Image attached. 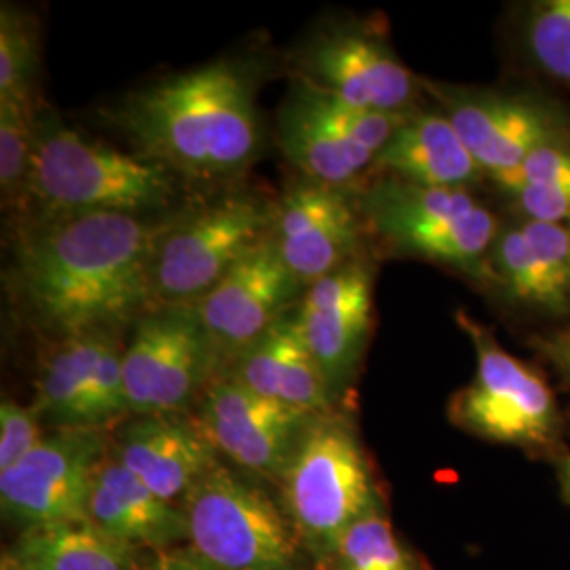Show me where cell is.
I'll return each mask as SVG.
<instances>
[{
  "instance_id": "obj_26",
  "label": "cell",
  "mask_w": 570,
  "mask_h": 570,
  "mask_svg": "<svg viewBox=\"0 0 570 570\" xmlns=\"http://www.w3.org/2000/svg\"><path fill=\"white\" fill-rule=\"evenodd\" d=\"M41 63L39 21L11 2L0 7V100L32 102Z\"/></svg>"
},
{
  "instance_id": "obj_10",
  "label": "cell",
  "mask_w": 570,
  "mask_h": 570,
  "mask_svg": "<svg viewBox=\"0 0 570 570\" xmlns=\"http://www.w3.org/2000/svg\"><path fill=\"white\" fill-rule=\"evenodd\" d=\"M406 117L407 112L348 106L294 77L277 117L279 146L306 180L353 188L362 176L372 174L376 157Z\"/></svg>"
},
{
  "instance_id": "obj_24",
  "label": "cell",
  "mask_w": 570,
  "mask_h": 570,
  "mask_svg": "<svg viewBox=\"0 0 570 570\" xmlns=\"http://www.w3.org/2000/svg\"><path fill=\"white\" fill-rule=\"evenodd\" d=\"M136 551L85 518L23 530L2 570H138Z\"/></svg>"
},
{
  "instance_id": "obj_33",
  "label": "cell",
  "mask_w": 570,
  "mask_h": 570,
  "mask_svg": "<svg viewBox=\"0 0 570 570\" xmlns=\"http://www.w3.org/2000/svg\"><path fill=\"white\" fill-rule=\"evenodd\" d=\"M560 484H562V494H564L567 503H570V454L562 461V468H560Z\"/></svg>"
},
{
  "instance_id": "obj_32",
  "label": "cell",
  "mask_w": 570,
  "mask_h": 570,
  "mask_svg": "<svg viewBox=\"0 0 570 570\" xmlns=\"http://www.w3.org/2000/svg\"><path fill=\"white\" fill-rule=\"evenodd\" d=\"M148 570H214L190 550L165 551Z\"/></svg>"
},
{
  "instance_id": "obj_9",
  "label": "cell",
  "mask_w": 570,
  "mask_h": 570,
  "mask_svg": "<svg viewBox=\"0 0 570 570\" xmlns=\"http://www.w3.org/2000/svg\"><path fill=\"white\" fill-rule=\"evenodd\" d=\"M190 551L214 570H294L298 537L271 497L223 463L183 501Z\"/></svg>"
},
{
  "instance_id": "obj_11",
  "label": "cell",
  "mask_w": 570,
  "mask_h": 570,
  "mask_svg": "<svg viewBox=\"0 0 570 570\" xmlns=\"http://www.w3.org/2000/svg\"><path fill=\"white\" fill-rule=\"evenodd\" d=\"M223 357L195 305L153 306L134 324L122 355L131 416L184 414L218 376Z\"/></svg>"
},
{
  "instance_id": "obj_21",
  "label": "cell",
  "mask_w": 570,
  "mask_h": 570,
  "mask_svg": "<svg viewBox=\"0 0 570 570\" xmlns=\"http://www.w3.org/2000/svg\"><path fill=\"white\" fill-rule=\"evenodd\" d=\"M372 174L425 188L473 190L487 180L449 117L414 108L376 157Z\"/></svg>"
},
{
  "instance_id": "obj_17",
  "label": "cell",
  "mask_w": 570,
  "mask_h": 570,
  "mask_svg": "<svg viewBox=\"0 0 570 570\" xmlns=\"http://www.w3.org/2000/svg\"><path fill=\"white\" fill-rule=\"evenodd\" d=\"M296 322L330 397H338L366 353L374 324V266L362 256L306 287Z\"/></svg>"
},
{
  "instance_id": "obj_22",
  "label": "cell",
  "mask_w": 570,
  "mask_h": 570,
  "mask_svg": "<svg viewBox=\"0 0 570 570\" xmlns=\"http://www.w3.org/2000/svg\"><path fill=\"white\" fill-rule=\"evenodd\" d=\"M225 372L249 391L306 414H322L332 404L326 381L298 330L296 306L242 351Z\"/></svg>"
},
{
  "instance_id": "obj_6",
  "label": "cell",
  "mask_w": 570,
  "mask_h": 570,
  "mask_svg": "<svg viewBox=\"0 0 570 570\" xmlns=\"http://www.w3.org/2000/svg\"><path fill=\"white\" fill-rule=\"evenodd\" d=\"M456 324L475 351L471 383L452 395L450 421L482 440L530 452H550L560 440V407L546 379L497 343L468 311Z\"/></svg>"
},
{
  "instance_id": "obj_16",
  "label": "cell",
  "mask_w": 570,
  "mask_h": 570,
  "mask_svg": "<svg viewBox=\"0 0 570 570\" xmlns=\"http://www.w3.org/2000/svg\"><path fill=\"white\" fill-rule=\"evenodd\" d=\"M315 414L273 402L218 374L199 400L197 425L218 454L263 478H284Z\"/></svg>"
},
{
  "instance_id": "obj_15",
  "label": "cell",
  "mask_w": 570,
  "mask_h": 570,
  "mask_svg": "<svg viewBox=\"0 0 570 570\" xmlns=\"http://www.w3.org/2000/svg\"><path fill=\"white\" fill-rule=\"evenodd\" d=\"M364 216L355 188L301 180L275 205L273 239L298 285L306 289L362 258Z\"/></svg>"
},
{
  "instance_id": "obj_19",
  "label": "cell",
  "mask_w": 570,
  "mask_h": 570,
  "mask_svg": "<svg viewBox=\"0 0 570 570\" xmlns=\"http://www.w3.org/2000/svg\"><path fill=\"white\" fill-rule=\"evenodd\" d=\"M305 289L284 265L273 233L195 303L209 338L228 366L268 327L298 305Z\"/></svg>"
},
{
  "instance_id": "obj_25",
  "label": "cell",
  "mask_w": 570,
  "mask_h": 570,
  "mask_svg": "<svg viewBox=\"0 0 570 570\" xmlns=\"http://www.w3.org/2000/svg\"><path fill=\"white\" fill-rule=\"evenodd\" d=\"M501 197L515 220L570 225V142L532 153Z\"/></svg>"
},
{
  "instance_id": "obj_4",
  "label": "cell",
  "mask_w": 570,
  "mask_h": 570,
  "mask_svg": "<svg viewBox=\"0 0 570 570\" xmlns=\"http://www.w3.org/2000/svg\"><path fill=\"white\" fill-rule=\"evenodd\" d=\"M282 482L298 541L322 558L336 556L346 530L381 508L366 450L345 416L330 410L308 421Z\"/></svg>"
},
{
  "instance_id": "obj_30",
  "label": "cell",
  "mask_w": 570,
  "mask_h": 570,
  "mask_svg": "<svg viewBox=\"0 0 570 570\" xmlns=\"http://www.w3.org/2000/svg\"><path fill=\"white\" fill-rule=\"evenodd\" d=\"M45 440L41 416L11 397L0 402V473L16 468Z\"/></svg>"
},
{
  "instance_id": "obj_7",
  "label": "cell",
  "mask_w": 570,
  "mask_h": 570,
  "mask_svg": "<svg viewBox=\"0 0 570 570\" xmlns=\"http://www.w3.org/2000/svg\"><path fill=\"white\" fill-rule=\"evenodd\" d=\"M423 89L449 117L499 195L532 153L570 142V112L529 89H494L428 81Z\"/></svg>"
},
{
  "instance_id": "obj_28",
  "label": "cell",
  "mask_w": 570,
  "mask_h": 570,
  "mask_svg": "<svg viewBox=\"0 0 570 570\" xmlns=\"http://www.w3.org/2000/svg\"><path fill=\"white\" fill-rule=\"evenodd\" d=\"M37 119L35 104L0 100V188L4 202L26 199L37 146Z\"/></svg>"
},
{
  "instance_id": "obj_18",
  "label": "cell",
  "mask_w": 570,
  "mask_h": 570,
  "mask_svg": "<svg viewBox=\"0 0 570 570\" xmlns=\"http://www.w3.org/2000/svg\"><path fill=\"white\" fill-rule=\"evenodd\" d=\"M480 284L511 308L570 320V225L503 223Z\"/></svg>"
},
{
  "instance_id": "obj_8",
  "label": "cell",
  "mask_w": 570,
  "mask_h": 570,
  "mask_svg": "<svg viewBox=\"0 0 570 570\" xmlns=\"http://www.w3.org/2000/svg\"><path fill=\"white\" fill-rule=\"evenodd\" d=\"M275 207L230 195L171 218L150 268L153 305H195L273 230Z\"/></svg>"
},
{
  "instance_id": "obj_20",
  "label": "cell",
  "mask_w": 570,
  "mask_h": 570,
  "mask_svg": "<svg viewBox=\"0 0 570 570\" xmlns=\"http://www.w3.org/2000/svg\"><path fill=\"white\" fill-rule=\"evenodd\" d=\"M112 456L174 505H183L186 494L220 465L197 421L184 414L136 416L119 433Z\"/></svg>"
},
{
  "instance_id": "obj_14",
  "label": "cell",
  "mask_w": 570,
  "mask_h": 570,
  "mask_svg": "<svg viewBox=\"0 0 570 570\" xmlns=\"http://www.w3.org/2000/svg\"><path fill=\"white\" fill-rule=\"evenodd\" d=\"M121 332L58 341L37 381L32 407L53 429H98L129 414Z\"/></svg>"
},
{
  "instance_id": "obj_2",
  "label": "cell",
  "mask_w": 570,
  "mask_h": 570,
  "mask_svg": "<svg viewBox=\"0 0 570 570\" xmlns=\"http://www.w3.org/2000/svg\"><path fill=\"white\" fill-rule=\"evenodd\" d=\"M254 94L245 63L216 60L127 96L112 117L136 155L186 180L214 183L244 171L263 148Z\"/></svg>"
},
{
  "instance_id": "obj_23",
  "label": "cell",
  "mask_w": 570,
  "mask_h": 570,
  "mask_svg": "<svg viewBox=\"0 0 570 570\" xmlns=\"http://www.w3.org/2000/svg\"><path fill=\"white\" fill-rule=\"evenodd\" d=\"M87 518L134 550H167L188 539L183 505L167 503L106 452L87 501Z\"/></svg>"
},
{
  "instance_id": "obj_12",
  "label": "cell",
  "mask_w": 570,
  "mask_h": 570,
  "mask_svg": "<svg viewBox=\"0 0 570 570\" xmlns=\"http://www.w3.org/2000/svg\"><path fill=\"white\" fill-rule=\"evenodd\" d=\"M294 61L296 77L362 110L410 112L425 94L423 79L367 26H330L306 41Z\"/></svg>"
},
{
  "instance_id": "obj_1",
  "label": "cell",
  "mask_w": 570,
  "mask_h": 570,
  "mask_svg": "<svg viewBox=\"0 0 570 570\" xmlns=\"http://www.w3.org/2000/svg\"><path fill=\"white\" fill-rule=\"evenodd\" d=\"M169 223L112 212L37 218L13 252L11 296L56 341L134 326L155 306L150 268Z\"/></svg>"
},
{
  "instance_id": "obj_5",
  "label": "cell",
  "mask_w": 570,
  "mask_h": 570,
  "mask_svg": "<svg viewBox=\"0 0 570 570\" xmlns=\"http://www.w3.org/2000/svg\"><path fill=\"white\" fill-rule=\"evenodd\" d=\"M366 228L397 254L482 279L503 220L471 190L425 188L379 178L357 190Z\"/></svg>"
},
{
  "instance_id": "obj_13",
  "label": "cell",
  "mask_w": 570,
  "mask_h": 570,
  "mask_svg": "<svg viewBox=\"0 0 570 570\" xmlns=\"http://www.w3.org/2000/svg\"><path fill=\"white\" fill-rule=\"evenodd\" d=\"M106 452L98 429H53L21 463L0 473L4 518L23 530L85 520Z\"/></svg>"
},
{
  "instance_id": "obj_3",
  "label": "cell",
  "mask_w": 570,
  "mask_h": 570,
  "mask_svg": "<svg viewBox=\"0 0 570 570\" xmlns=\"http://www.w3.org/2000/svg\"><path fill=\"white\" fill-rule=\"evenodd\" d=\"M174 174L140 155L96 140L39 110L37 146L26 199L39 218L72 214L153 216L174 197Z\"/></svg>"
},
{
  "instance_id": "obj_29",
  "label": "cell",
  "mask_w": 570,
  "mask_h": 570,
  "mask_svg": "<svg viewBox=\"0 0 570 570\" xmlns=\"http://www.w3.org/2000/svg\"><path fill=\"white\" fill-rule=\"evenodd\" d=\"M336 556L343 570H416L381 508L346 530Z\"/></svg>"
},
{
  "instance_id": "obj_27",
  "label": "cell",
  "mask_w": 570,
  "mask_h": 570,
  "mask_svg": "<svg viewBox=\"0 0 570 570\" xmlns=\"http://www.w3.org/2000/svg\"><path fill=\"white\" fill-rule=\"evenodd\" d=\"M522 45L541 72L570 89V0L530 2L522 18Z\"/></svg>"
},
{
  "instance_id": "obj_31",
  "label": "cell",
  "mask_w": 570,
  "mask_h": 570,
  "mask_svg": "<svg viewBox=\"0 0 570 570\" xmlns=\"http://www.w3.org/2000/svg\"><path fill=\"white\" fill-rule=\"evenodd\" d=\"M530 345L546 362H550L551 367L570 387V322L546 334L532 336Z\"/></svg>"
}]
</instances>
